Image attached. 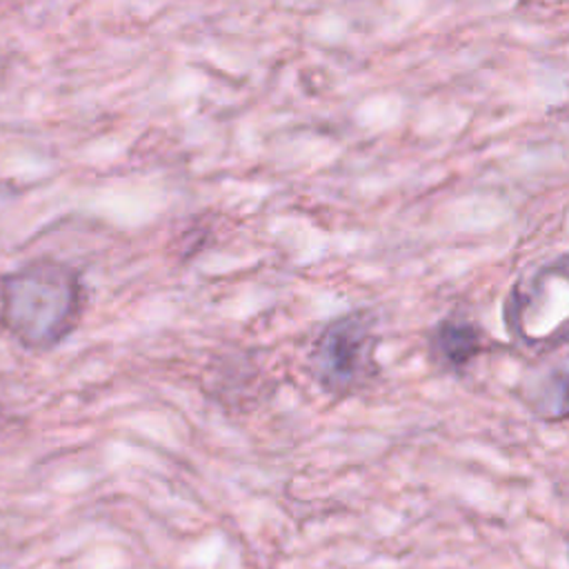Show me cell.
I'll return each instance as SVG.
<instances>
[{
    "instance_id": "1",
    "label": "cell",
    "mask_w": 569,
    "mask_h": 569,
    "mask_svg": "<svg viewBox=\"0 0 569 569\" xmlns=\"http://www.w3.org/2000/svg\"><path fill=\"white\" fill-rule=\"evenodd\" d=\"M2 320L29 347H49L64 338L82 309L78 271L56 258H36L0 282Z\"/></svg>"
},
{
    "instance_id": "4",
    "label": "cell",
    "mask_w": 569,
    "mask_h": 569,
    "mask_svg": "<svg viewBox=\"0 0 569 569\" xmlns=\"http://www.w3.org/2000/svg\"><path fill=\"white\" fill-rule=\"evenodd\" d=\"M433 345L445 362H449L451 367H462L480 351V336L476 327L467 322L447 320L438 325Z\"/></svg>"
},
{
    "instance_id": "2",
    "label": "cell",
    "mask_w": 569,
    "mask_h": 569,
    "mask_svg": "<svg viewBox=\"0 0 569 569\" xmlns=\"http://www.w3.org/2000/svg\"><path fill=\"white\" fill-rule=\"evenodd\" d=\"M373 338L362 316L331 322L316 342L313 369L318 380L331 391H347L362 382L371 367Z\"/></svg>"
},
{
    "instance_id": "3",
    "label": "cell",
    "mask_w": 569,
    "mask_h": 569,
    "mask_svg": "<svg viewBox=\"0 0 569 569\" xmlns=\"http://www.w3.org/2000/svg\"><path fill=\"white\" fill-rule=\"evenodd\" d=\"M529 402L533 411L547 420L569 416V358L549 367L531 387Z\"/></svg>"
}]
</instances>
